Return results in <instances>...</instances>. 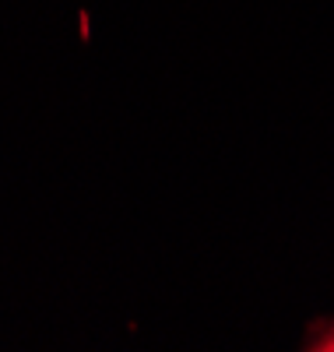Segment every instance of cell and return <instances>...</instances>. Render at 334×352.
<instances>
[{"label": "cell", "mask_w": 334, "mask_h": 352, "mask_svg": "<svg viewBox=\"0 0 334 352\" xmlns=\"http://www.w3.org/2000/svg\"><path fill=\"white\" fill-rule=\"evenodd\" d=\"M317 349H331V352H334V335H327V338H324V342H320Z\"/></svg>", "instance_id": "6da1fadb"}]
</instances>
